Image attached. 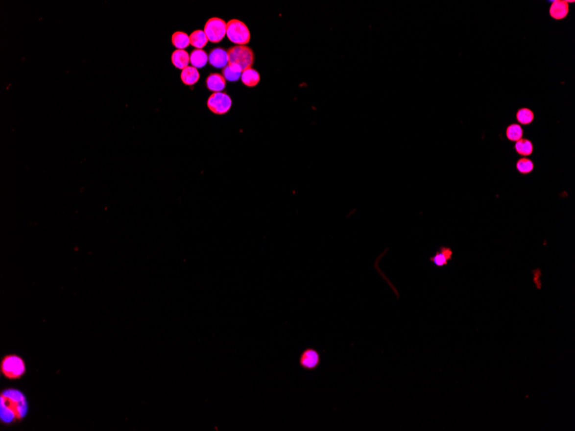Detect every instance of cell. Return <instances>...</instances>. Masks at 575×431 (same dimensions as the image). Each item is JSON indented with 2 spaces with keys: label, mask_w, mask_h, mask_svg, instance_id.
Instances as JSON below:
<instances>
[{
  "label": "cell",
  "mask_w": 575,
  "mask_h": 431,
  "mask_svg": "<svg viewBox=\"0 0 575 431\" xmlns=\"http://www.w3.org/2000/svg\"><path fill=\"white\" fill-rule=\"evenodd\" d=\"M0 420L4 424L19 422L28 414L26 396L18 389H5L0 396Z\"/></svg>",
  "instance_id": "cell-1"
},
{
  "label": "cell",
  "mask_w": 575,
  "mask_h": 431,
  "mask_svg": "<svg viewBox=\"0 0 575 431\" xmlns=\"http://www.w3.org/2000/svg\"><path fill=\"white\" fill-rule=\"evenodd\" d=\"M0 370L8 380H19L26 373V365L23 358L17 355H7L1 360Z\"/></svg>",
  "instance_id": "cell-2"
},
{
  "label": "cell",
  "mask_w": 575,
  "mask_h": 431,
  "mask_svg": "<svg viewBox=\"0 0 575 431\" xmlns=\"http://www.w3.org/2000/svg\"><path fill=\"white\" fill-rule=\"evenodd\" d=\"M228 64H236L240 67L242 71L252 68L254 63V53L249 47L236 46L227 50Z\"/></svg>",
  "instance_id": "cell-3"
},
{
  "label": "cell",
  "mask_w": 575,
  "mask_h": 431,
  "mask_svg": "<svg viewBox=\"0 0 575 431\" xmlns=\"http://www.w3.org/2000/svg\"><path fill=\"white\" fill-rule=\"evenodd\" d=\"M227 36L230 42L238 46H245L251 41L248 27L243 22L233 19L227 24Z\"/></svg>",
  "instance_id": "cell-4"
},
{
  "label": "cell",
  "mask_w": 575,
  "mask_h": 431,
  "mask_svg": "<svg viewBox=\"0 0 575 431\" xmlns=\"http://www.w3.org/2000/svg\"><path fill=\"white\" fill-rule=\"evenodd\" d=\"M203 31L210 42L220 43L227 35V24L221 18H210L205 24Z\"/></svg>",
  "instance_id": "cell-5"
},
{
  "label": "cell",
  "mask_w": 575,
  "mask_h": 431,
  "mask_svg": "<svg viewBox=\"0 0 575 431\" xmlns=\"http://www.w3.org/2000/svg\"><path fill=\"white\" fill-rule=\"evenodd\" d=\"M207 105L214 114L224 115L231 109L232 99L224 92H215L208 99Z\"/></svg>",
  "instance_id": "cell-6"
},
{
  "label": "cell",
  "mask_w": 575,
  "mask_h": 431,
  "mask_svg": "<svg viewBox=\"0 0 575 431\" xmlns=\"http://www.w3.org/2000/svg\"><path fill=\"white\" fill-rule=\"evenodd\" d=\"M321 357L317 350L312 348L306 349L300 356L299 364L306 370H314L320 366Z\"/></svg>",
  "instance_id": "cell-7"
},
{
  "label": "cell",
  "mask_w": 575,
  "mask_h": 431,
  "mask_svg": "<svg viewBox=\"0 0 575 431\" xmlns=\"http://www.w3.org/2000/svg\"><path fill=\"white\" fill-rule=\"evenodd\" d=\"M209 61H210V65L214 68H225L226 66L228 65L227 51L223 48H217L211 50L210 55H209Z\"/></svg>",
  "instance_id": "cell-8"
},
{
  "label": "cell",
  "mask_w": 575,
  "mask_h": 431,
  "mask_svg": "<svg viewBox=\"0 0 575 431\" xmlns=\"http://www.w3.org/2000/svg\"><path fill=\"white\" fill-rule=\"evenodd\" d=\"M453 258V251L450 247L441 246L434 256L430 258V261L431 262L437 267H443L447 265L448 262L451 261Z\"/></svg>",
  "instance_id": "cell-9"
},
{
  "label": "cell",
  "mask_w": 575,
  "mask_h": 431,
  "mask_svg": "<svg viewBox=\"0 0 575 431\" xmlns=\"http://www.w3.org/2000/svg\"><path fill=\"white\" fill-rule=\"evenodd\" d=\"M206 85L210 92H221L226 88V79L219 73H211L207 78Z\"/></svg>",
  "instance_id": "cell-10"
},
{
  "label": "cell",
  "mask_w": 575,
  "mask_h": 431,
  "mask_svg": "<svg viewBox=\"0 0 575 431\" xmlns=\"http://www.w3.org/2000/svg\"><path fill=\"white\" fill-rule=\"evenodd\" d=\"M568 11H569V6H568V2L562 1V0H557V1H554L553 4H551L550 14L554 19L560 20V19H563L567 17Z\"/></svg>",
  "instance_id": "cell-11"
},
{
  "label": "cell",
  "mask_w": 575,
  "mask_h": 431,
  "mask_svg": "<svg viewBox=\"0 0 575 431\" xmlns=\"http://www.w3.org/2000/svg\"><path fill=\"white\" fill-rule=\"evenodd\" d=\"M171 62L175 68L184 70L190 63V54L185 50L177 49L171 54Z\"/></svg>",
  "instance_id": "cell-12"
},
{
  "label": "cell",
  "mask_w": 575,
  "mask_h": 431,
  "mask_svg": "<svg viewBox=\"0 0 575 431\" xmlns=\"http://www.w3.org/2000/svg\"><path fill=\"white\" fill-rule=\"evenodd\" d=\"M209 60L208 53L203 49H195L192 51L190 55V62L192 67L195 68H203L206 66Z\"/></svg>",
  "instance_id": "cell-13"
},
{
  "label": "cell",
  "mask_w": 575,
  "mask_h": 431,
  "mask_svg": "<svg viewBox=\"0 0 575 431\" xmlns=\"http://www.w3.org/2000/svg\"><path fill=\"white\" fill-rule=\"evenodd\" d=\"M241 81L247 87H255L260 82V75L259 72L253 68H248L242 72Z\"/></svg>",
  "instance_id": "cell-14"
},
{
  "label": "cell",
  "mask_w": 575,
  "mask_h": 431,
  "mask_svg": "<svg viewBox=\"0 0 575 431\" xmlns=\"http://www.w3.org/2000/svg\"><path fill=\"white\" fill-rule=\"evenodd\" d=\"M200 73L198 70L194 67H190L182 70L181 80L185 85H194L198 82Z\"/></svg>",
  "instance_id": "cell-15"
},
{
  "label": "cell",
  "mask_w": 575,
  "mask_h": 431,
  "mask_svg": "<svg viewBox=\"0 0 575 431\" xmlns=\"http://www.w3.org/2000/svg\"><path fill=\"white\" fill-rule=\"evenodd\" d=\"M242 69L236 64H228L222 70V76L228 81H238L241 78Z\"/></svg>",
  "instance_id": "cell-16"
},
{
  "label": "cell",
  "mask_w": 575,
  "mask_h": 431,
  "mask_svg": "<svg viewBox=\"0 0 575 431\" xmlns=\"http://www.w3.org/2000/svg\"><path fill=\"white\" fill-rule=\"evenodd\" d=\"M208 42H209V40L207 38L205 33L201 29L195 30L190 36L191 45L195 48L196 49H203V48L208 44Z\"/></svg>",
  "instance_id": "cell-17"
},
{
  "label": "cell",
  "mask_w": 575,
  "mask_h": 431,
  "mask_svg": "<svg viewBox=\"0 0 575 431\" xmlns=\"http://www.w3.org/2000/svg\"><path fill=\"white\" fill-rule=\"evenodd\" d=\"M171 43L177 49L185 50L191 44L190 36L185 32H175L171 36Z\"/></svg>",
  "instance_id": "cell-18"
},
{
  "label": "cell",
  "mask_w": 575,
  "mask_h": 431,
  "mask_svg": "<svg viewBox=\"0 0 575 431\" xmlns=\"http://www.w3.org/2000/svg\"><path fill=\"white\" fill-rule=\"evenodd\" d=\"M514 148L519 155L529 156L533 152L532 143L527 139L522 138L516 142Z\"/></svg>",
  "instance_id": "cell-19"
},
{
  "label": "cell",
  "mask_w": 575,
  "mask_h": 431,
  "mask_svg": "<svg viewBox=\"0 0 575 431\" xmlns=\"http://www.w3.org/2000/svg\"><path fill=\"white\" fill-rule=\"evenodd\" d=\"M523 128L519 124H511L506 128V137L511 142H517L523 137Z\"/></svg>",
  "instance_id": "cell-20"
},
{
  "label": "cell",
  "mask_w": 575,
  "mask_h": 431,
  "mask_svg": "<svg viewBox=\"0 0 575 431\" xmlns=\"http://www.w3.org/2000/svg\"><path fill=\"white\" fill-rule=\"evenodd\" d=\"M517 120L520 124L528 125L534 120V114L529 109H521L517 113Z\"/></svg>",
  "instance_id": "cell-21"
},
{
  "label": "cell",
  "mask_w": 575,
  "mask_h": 431,
  "mask_svg": "<svg viewBox=\"0 0 575 431\" xmlns=\"http://www.w3.org/2000/svg\"><path fill=\"white\" fill-rule=\"evenodd\" d=\"M533 169H534V165L530 159L523 158V159H519L517 163V170H519L520 173H530Z\"/></svg>",
  "instance_id": "cell-22"
}]
</instances>
